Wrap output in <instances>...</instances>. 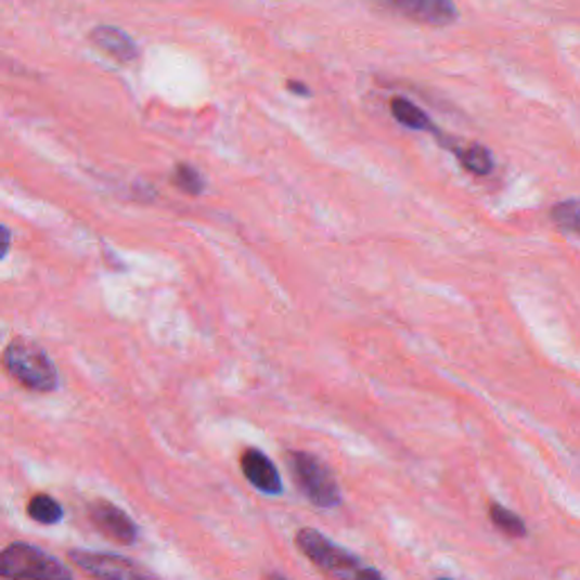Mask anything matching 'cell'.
I'll list each match as a JSON object with an SVG mask.
<instances>
[{
	"mask_svg": "<svg viewBox=\"0 0 580 580\" xmlns=\"http://www.w3.org/2000/svg\"><path fill=\"white\" fill-rule=\"evenodd\" d=\"M295 544L315 567H320L324 573H330L336 580H386L382 571L365 567L355 553H349L336 542L326 540L322 533L313 531V528H301L295 538Z\"/></svg>",
	"mask_w": 580,
	"mask_h": 580,
	"instance_id": "1",
	"label": "cell"
},
{
	"mask_svg": "<svg viewBox=\"0 0 580 580\" xmlns=\"http://www.w3.org/2000/svg\"><path fill=\"white\" fill-rule=\"evenodd\" d=\"M3 368L23 388L53 392L60 384L57 368L43 349L28 340H14L3 351Z\"/></svg>",
	"mask_w": 580,
	"mask_h": 580,
	"instance_id": "2",
	"label": "cell"
},
{
	"mask_svg": "<svg viewBox=\"0 0 580 580\" xmlns=\"http://www.w3.org/2000/svg\"><path fill=\"white\" fill-rule=\"evenodd\" d=\"M293 481L313 506L336 508L340 506L343 494L332 469L309 451H288L286 456Z\"/></svg>",
	"mask_w": 580,
	"mask_h": 580,
	"instance_id": "3",
	"label": "cell"
},
{
	"mask_svg": "<svg viewBox=\"0 0 580 580\" xmlns=\"http://www.w3.org/2000/svg\"><path fill=\"white\" fill-rule=\"evenodd\" d=\"M0 576L8 580H73L64 563L25 542H14L0 551Z\"/></svg>",
	"mask_w": 580,
	"mask_h": 580,
	"instance_id": "4",
	"label": "cell"
},
{
	"mask_svg": "<svg viewBox=\"0 0 580 580\" xmlns=\"http://www.w3.org/2000/svg\"><path fill=\"white\" fill-rule=\"evenodd\" d=\"M70 563L78 565L85 573L95 580H147L132 560L114 556V553H95V551H70Z\"/></svg>",
	"mask_w": 580,
	"mask_h": 580,
	"instance_id": "5",
	"label": "cell"
},
{
	"mask_svg": "<svg viewBox=\"0 0 580 580\" xmlns=\"http://www.w3.org/2000/svg\"><path fill=\"white\" fill-rule=\"evenodd\" d=\"M376 3L428 28H447L459 18L453 0H376Z\"/></svg>",
	"mask_w": 580,
	"mask_h": 580,
	"instance_id": "6",
	"label": "cell"
},
{
	"mask_svg": "<svg viewBox=\"0 0 580 580\" xmlns=\"http://www.w3.org/2000/svg\"><path fill=\"white\" fill-rule=\"evenodd\" d=\"M89 517L98 526V531H103L109 540L118 544H134L139 540V528L134 519L109 501L91 503Z\"/></svg>",
	"mask_w": 580,
	"mask_h": 580,
	"instance_id": "7",
	"label": "cell"
},
{
	"mask_svg": "<svg viewBox=\"0 0 580 580\" xmlns=\"http://www.w3.org/2000/svg\"><path fill=\"white\" fill-rule=\"evenodd\" d=\"M241 469L247 481L263 494H282L284 481L274 463L259 449H245L241 456Z\"/></svg>",
	"mask_w": 580,
	"mask_h": 580,
	"instance_id": "8",
	"label": "cell"
},
{
	"mask_svg": "<svg viewBox=\"0 0 580 580\" xmlns=\"http://www.w3.org/2000/svg\"><path fill=\"white\" fill-rule=\"evenodd\" d=\"M89 39L98 50H103L107 57L116 60L118 64H132L139 57L137 41L128 33L114 28V25H98L91 30Z\"/></svg>",
	"mask_w": 580,
	"mask_h": 580,
	"instance_id": "9",
	"label": "cell"
},
{
	"mask_svg": "<svg viewBox=\"0 0 580 580\" xmlns=\"http://www.w3.org/2000/svg\"><path fill=\"white\" fill-rule=\"evenodd\" d=\"M390 112H392V118L399 125H403V128L417 130V132H431V134H438L440 137V130L431 123V118H428L417 105H413L411 100H407V98H392Z\"/></svg>",
	"mask_w": 580,
	"mask_h": 580,
	"instance_id": "10",
	"label": "cell"
},
{
	"mask_svg": "<svg viewBox=\"0 0 580 580\" xmlns=\"http://www.w3.org/2000/svg\"><path fill=\"white\" fill-rule=\"evenodd\" d=\"M456 157L461 162V166L472 172V175H490L492 168H494V159H492V153L488 147L478 145V143H472L467 147H459L456 150Z\"/></svg>",
	"mask_w": 580,
	"mask_h": 580,
	"instance_id": "11",
	"label": "cell"
},
{
	"mask_svg": "<svg viewBox=\"0 0 580 580\" xmlns=\"http://www.w3.org/2000/svg\"><path fill=\"white\" fill-rule=\"evenodd\" d=\"M488 517H490V521L499 528V531L503 536L519 540V538H526V533H528L524 519L519 515H515L513 511L503 508L501 503H497V501H490L488 503Z\"/></svg>",
	"mask_w": 580,
	"mask_h": 580,
	"instance_id": "12",
	"label": "cell"
},
{
	"mask_svg": "<svg viewBox=\"0 0 580 580\" xmlns=\"http://www.w3.org/2000/svg\"><path fill=\"white\" fill-rule=\"evenodd\" d=\"M28 515L39 524L53 526V524H60L64 519V508L60 506V501H55L53 497L37 494L28 503Z\"/></svg>",
	"mask_w": 580,
	"mask_h": 580,
	"instance_id": "13",
	"label": "cell"
},
{
	"mask_svg": "<svg viewBox=\"0 0 580 580\" xmlns=\"http://www.w3.org/2000/svg\"><path fill=\"white\" fill-rule=\"evenodd\" d=\"M172 184L175 189H180L189 195H202L205 193V178H202V172L189 164H178V168H175L172 172Z\"/></svg>",
	"mask_w": 580,
	"mask_h": 580,
	"instance_id": "14",
	"label": "cell"
},
{
	"mask_svg": "<svg viewBox=\"0 0 580 580\" xmlns=\"http://www.w3.org/2000/svg\"><path fill=\"white\" fill-rule=\"evenodd\" d=\"M551 220L556 222L563 232L578 234V230H580V218H578V199H576V197H571V199L558 202V205L551 209Z\"/></svg>",
	"mask_w": 580,
	"mask_h": 580,
	"instance_id": "15",
	"label": "cell"
},
{
	"mask_svg": "<svg viewBox=\"0 0 580 580\" xmlns=\"http://www.w3.org/2000/svg\"><path fill=\"white\" fill-rule=\"evenodd\" d=\"M10 247H12V234H10L8 227L0 224V261H3L8 257Z\"/></svg>",
	"mask_w": 580,
	"mask_h": 580,
	"instance_id": "16",
	"label": "cell"
},
{
	"mask_svg": "<svg viewBox=\"0 0 580 580\" xmlns=\"http://www.w3.org/2000/svg\"><path fill=\"white\" fill-rule=\"evenodd\" d=\"M288 91H293V93H297V95H301V98L311 95V89L305 87V85H299L297 80H291V82H288Z\"/></svg>",
	"mask_w": 580,
	"mask_h": 580,
	"instance_id": "17",
	"label": "cell"
},
{
	"mask_svg": "<svg viewBox=\"0 0 580 580\" xmlns=\"http://www.w3.org/2000/svg\"><path fill=\"white\" fill-rule=\"evenodd\" d=\"M263 580H291V578L284 576V573H280V571H272V573H266Z\"/></svg>",
	"mask_w": 580,
	"mask_h": 580,
	"instance_id": "18",
	"label": "cell"
},
{
	"mask_svg": "<svg viewBox=\"0 0 580 580\" xmlns=\"http://www.w3.org/2000/svg\"><path fill=\"white\" fill-rule=\"evenodd\" d=\"M438 580H449V578H438Z\"/></svg>",
	"mask_w": 580,
	"mask_h": 580,
	"instance_id": "19",
	"label": "cell"
},
{
	"mask_svg": "<svg viewBox=\"0 0 580 580\" xmlns=\"http://www.w3.org/2000/svg\"><path fill=\"white\" fill-rule=\"evenodd\" d=\"M147 580H157V578H147Z\"/></svg>",
	"mask_w": 580,
	"mask_h": 580,
	"instance_id": "20",
	"label": "cell"
}]
</instances>
